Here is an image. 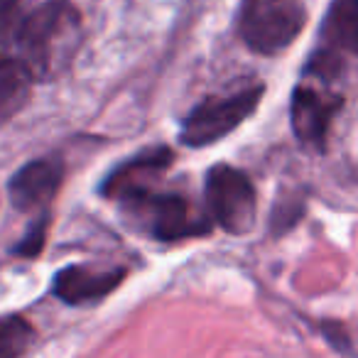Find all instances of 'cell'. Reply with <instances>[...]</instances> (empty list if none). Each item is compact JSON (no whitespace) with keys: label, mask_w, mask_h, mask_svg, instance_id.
<instances>
[{"label":"cell","mask_w":358,"mask_h":358,"mask_svg":"<svg viewBox=\"0 0 358 358\" xmlns=\"http://www.w3.org/2000/svg\"><path fill=\"white\" fill-rule=\"evenodd\" d=\"M128 270L120 265L96 268V265H66L57 270L50 285V294L69 307L96 304L123 285Z\"/></svg>","instance_id":"9"},{"label":"cell","mask_w":358,"mask_h":358,"mask_svg":"<svg viewBox=\"0 0 358 358\" xmlns=\"http://www.w3.org/2000/svg\"><path fill=\"white\" fill-rule=\"evenodd\" d=\"M204 199L209 219L226 234L243 236L255 226L258 196L243 169L226 162L214 164L204 179Z\"/></svg>","instance_id":"5"},{"label":"cell","mask_w":358,"mask_h":358,"mask_svg":"<svg viewBox=\"0 0 358 358\" xmlns=\"http://www.w3.org/2000/svg\"><path fill=\"white\" fill-rule=\"evenodd\" d=\"M322 334H324V338H329V343H331L334 348H336L338 353H343V356H351V346H348V336L343 334V329H341V324H336V322H331V324H322Z\"/></svg>","instance_id":"16"},{"label":"cell","mask_w":358,"mask_h":358,"mask_svg":"<svg viewBox=\"0 0 358 358\" xmlns=\"http://www.w3.org/2000/svg\"><path fill=\"white\" fill-rule=\"evenodd\" d=\"M304 214V201L292 196V199H280L275 201L273 216H270V231L278 236H282L285 231H289Z\"/></svg>","instance_id":"14"},{"label":"cell","mask_w":358,"mask_h":358,"mask_svg":"<svg viewBox=\"0 0 358 358\" xmlns=\"http://www.w3.org/2000/svg\"><path fill=\"white\" fill-rule=\"evenodd\" d=\"M319 40V47L343 59L346 55L358 57V0H334L322 20Z\"/></svg>","instance_id":"10"},{"label":"cell","mask_w":358,"mask_h":358,"mask_svg":"<svg viewBox=\"0 0 358 358\" xmlns=\"http://www.w3.org/2000/svg\"><path fill=\"white\" fill-rule=\"evenodd\" d=\"M64 179V162L57 155L30 159L8 179V199L17 211H47Z\"/></svg>","instance_id":"8"},{"label":"cell","mask_w":358,"mask_h":358,"mask_svg":"<svg viewBox=\"0 0 358 358\" xmlns=\"http://www.w3.org/2000/svg\"><path fill=\"white\" fill-rule=\"evenodd\" d=\"M265 84H250L224 96H209L196 103L179 123V143L185 148H209L238 130L258 110Z\"/></svg>","instance_id":"4"},{"label":"cell","mask_w":358,"mask_h":358,"mask_svg":"<svg viewBox=\"0 0 358 358\" xmlns=\"http://www.w3.org/2000/svg\"><path fill=\"white\" fill-rule=\"evenodd\" d=\"M50 226H52V214L50 211H40V214L35 216V221L27 226L25 234L17 238V243L10 248V255H15V258H25V260H35L37 255L45 250Z\"/></svg>","instance_id":"13"},{"label":"cell","mask_w":358,"mask_h":358,"mask_svg":"<svg viewBox=\"0 0 358 358\" xmlns=\"http://www.w3.org/2000/svg\"><path fill=\"white\" fill-rule=\"evenodd\" d=\"M123 211L138 224L143 234L159 243H179V241L209 236L214 221L209 214H199L185 194L177 192H145L140 196L123 201Z\"/></svg>","instance_id":"3"},{"label":"cell","mask_w":358,"mask_h":358,"mask_svg":"<svg viewBox=\"0 0 358 358\" xmlns=\"http://www.w3.org/2000/svg\"><path fill=\"white\" fill-rule=\"evenodd\" d=\"M309 13L304 0H243L238 8V37L250 52L275 57L289 50L304 32Z\"/></svg>","instance_id":"2"},{"label":"cell","mask_w":358,"mask_h":358,"mask_svg":"<svg viewBox=\"0 0 358 358\" xmlns=\"http://www.w3.org/2000/svg\"><path fill=\"white\" fill-rule=\"evenodd\" d=\"M174 159V152L164 145H152L143 152H135L133 157L118 162L101 182L99 192L106 199H113L118 204L140 196L145 192H152V185L162 172H167Z\"/></svg>","instance_id":"7"},{"label":"cell","mask_w":358,"mask_h":358,"mask_svg":"<svg viewBox=\"0 0 358 358\" xmlns=\"http://www.w3.org/2000/svg\"><path fill=\"white\" fill-rule=\"evenodd\" d=\"M343 106V96L334 91V84L302 76L289 96V125L304 148L324 150L329 130Z\"/></svg>","instance_id":"6"},{"label":"cell","mask_w":358,"mask_h":358,"mask_svg":"<svg viewBox=\"0 0 358 358\" xmlns=\"http://www.w3.org/2000/svg\"><path fill=\"white\" fill-rule=\"evenodd\" d=\"M37 341V329L22 314L0 317V358H22Z\"/></svg>","instance_id":"12"},{"label":"cell","mask_w":358,"mask_h":358,"mask_svg":"<svg viewBox=\"0 0 358 358\" xmlns=\"http://www.w3.org/2000/svg\"><path fill=\"white\" fill-rule=\"evenodd\" d=\"M81 40V13L71 0H45L17 17L6 37L10 55L32 71L37 81L57 76L74 57Z\"/></svg>","instance_id":"1"},{"label":"cell","mask_w":358,"mask_h":358,"mask_svg":"<svg viewBox=\"0 0 358 358\" xmlns=\"http://www.w3.org/2000/svg\"><path fill=\"white\" fill-rule=\"evenodd\" d=\"M35 81L32 71L20 59L0 55V128L27 106Z\"/></svg>","instance_id":"11"},{"label":"cell","mask_w":358,"mask_h":358,"mask_svg":"<svg viewBox=\"0 0 358 358\" xmlns=\"http://www.w3.org/2000/svg\"><path fill=\"white\" fill-rule=\"evenodd\" d=\"M20 3L22 0H0V42L10 35L13 25L20 17Z\"/></svg>","instance_id":"15"}]
</instances>
